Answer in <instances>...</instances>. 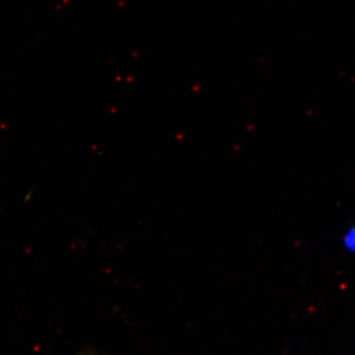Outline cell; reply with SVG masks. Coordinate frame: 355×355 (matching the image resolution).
<instances>
[{
  "instance_id": "cell-1",
  "label": "cell",
  "mask_w": 355,
  "mask_h": 355,
  "mask_svg": "<svg viewBox=\"0 0 355 355\" xmlns=\"http://www.w3.org/2000/svg\"><path fill=\"white\" fill-rule=\"evenodd\" d=\"M343 245L349 253H355V224L349 226L343 236Z\"/></svg>"
},
{
  "instance_id": "cell-2",
  "label": "cell",
  "mask_w": 355,
  "mask_h": 355,
  "mask_svg": "<svg viewBox=\"0 0 355 355\" xmlns=\"http://www.w3.org/2000/svg\"><path fill=\"white\" fill-rule=\"evenodd\" d=\"M78 355H97L95 354L93 350H84V352H80Z\"/></svg>"
}]
</instances>
